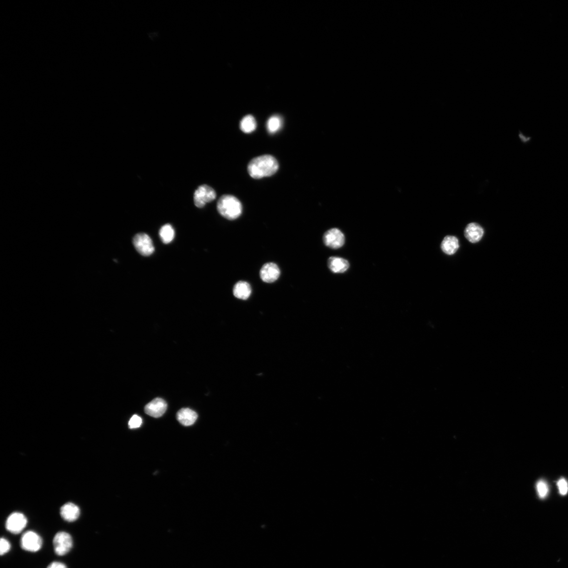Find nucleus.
<instances>
[{"label": "nucleus", "instance_id": "aec40b11", "mask_svg": "<svg viewBox=\"0 0 568 568\" xmlns=\"http://www.w3.org/2000/svg\"><path fill=\"white\" fill-rule=\"evenodd\" d=\"M11 544L9 541L4 538H2L0 541V554L1 556L9 552L11 549Z\"/></svg>", "mask_w": 568, "mask_h": 568}, {"label": "nucleus", "instance_id": "4468645a", "mask_svg": "<svg viewBox=\"0 0 568 568\" xmlns=\"http://www.w3.org/2000/svg\"><path fill=\"white\" fill-rule=\"evenodd\" d=\"M330 269L335 273H343L350 267V264L347 260L340 257H330L328 261Z\"/></svg>", "mask_w": 568, "mask_h": 568}, {"label": "nucleus", "instance_id": "b1692460", "mask_svg": "<svg viewBox=\"0 0 568 568\" xmlns=\"http://www.w3.org/2000/svg\"><path fill=\"white\" fill-rule=\"evenodd\" d=\"M47 568H67V567L63 563L55 561L51 563Z\"/></svg>", "mask_w": 568, "mask_h": 568}, {"label": "nucleus", "instance_id": "6e6552de", "mask_svg": "<svg viewBox=\"0 0 568 568\" xmlns=\"http://www.w3.org/2000/svg\"><path fill=\"white\" fill-rule=\"evenodd\" d=\"M325 245L331 249H337L345 244V238L343 233L337 229H332L327 231L324 235Z\"/></svg>", "mask_w": 568, "mask_h": 568}, {"label": "nucleus", "instance_id": "5701e85b", "mask_svg": "<svg viewBox=\"0 0 568 568\" xmlns=\"http://www.w3.org/2000/svg\"><path fill=\"white\" fill-rule=\"evenodd\" d=\"M559 492L562 495H565L568 491V485L565 479H561L557 483Z\"/></svg>", "mask_w": 568, "mask_h": 568}, {"label": "nucleus", "instance_id": "39448f33", "mask_svg": "<svg viewBox=\"0 0 568 568\" xmlns=\"http://www.w3.org/2000/svg\"><path fill=\"white\" fill-rule=\"evenodd\" d=\"M216 197L215 190L211 187L203 185L198 187L194 195V202L198 208H202L208 203L213 201Z\"/></svg>", "mask_w": 568, "mask_h": 568}, {"label": "nucleus", "instance_id": "4be33fe9", "mask_svg": "<svg viewBox=\"0 0 568 568\" xmlns=\"http://www.w3.org/2000/svg\"><path fill=\"white\" fill-rule=\"evenodd\" d=\"M537 489L541 498H545L548 492V489L544 481H540L537 485Z\"/></svg>", "mask_w": 568, "mask_h": 568}, {"label": "nucleus", "instance_id": "f03ea898", "mask_svg": "<svg viewBox=\"0 0 568 568\" xmlns=\"http://www.w3.org/2000/svg\"><path fill=\"white\" fill-rule=\"evenodd\" d=\"M218 213L224 218L234 220L242 215L243 208L241 203L235 196L224 195L220 197L217 204Z\"/></svg>", "mask_w": 568, "mask_h": 568}, {"label": "nucleus", "instance_id": "f8f14e48", "mask_svg": "<svg viewBox=\"0 0 568 568\" xmlns=\"http://www.w3.org/2000/svg\"><path fill=\"white\" fill-rule=\"evenodd\" d=\"M60 514L64 520L68 522H74L79 517L80 509L76 505L69 503L61 507Z\"/></svg>", "mask_w": 568, "mask_h": 568}, {"label": "nucleus", "instance_id": "2eb2a0df", "mask_svg": "<svg viewBox=\"0 0 568 568\" xmlns=\"http://www.w3.org/2000/svg\"><path fill=\"white\" fill-rule=\"evenodd\" d=\"M459 247L458 239L455 236H447L443 240L441 248L447 255H454Z\"/></svg>", "mask_w": 568, "mask_h": 568}, {"label": "nucleus", "instance_id": "412c9836", "mask_svg": "<svg viewBox=\"0 0 568 568\" xmlns=\"http://www.w3.org/2000/svg\"><path fill=\"white\" fill-rule=\"evenodd\" d=\"M142 424V419L139 416L135 415L132 417L129 422V427L130 429H137L141 427Z\"/></svg>", "mask_w": 568, "mask_h": 568}, {"label": "nucleus", "instance_id": "20e7f679", "mask_svg": "<svg viewBox=\"0 0 568 568\" xmlns=\"http://www.w3.org/2000/svg\"><path fill=\"white\" fill-rule=\"evenodd\" d=\"M20 545L24 550L32 552L39 551L43 545L42 539L35 531H28L23 534Z\"/></svg>", "mask_w": 568, "mask_h": 568}, {"label": "nucleus", "instance_id": "7ed1b4c3", "mask_svg": "<svg viewBox=\"0 0 568 568\" xmlns=\"http://www.w3.org/2000/svg\"><path fill=\"white\" fill-rule=\"evenodd\" d=\"M73 539L68 532L61 531L57 533L53 540L55 552L59 556H63L69 552L73 547Z\"/></svg>", "mask_w": 568, "mask_h": 568}, {"label": "nucleus", "instance_id": "f3484780", "mask_svg": "<svg viewBox=\"0 0 568 568\" xmlns=\"http://www.w3.org/2000/svg\"><path fill=\"white\" fill-rule=\"evenodd\" d=\"M256 122L251 115L246 116L240 123V129L245 133H251L256 129Z\"/></svg>", "mask_w": 568, "mask_h": 568}, {"label": "nucleus", "instance_id": "9b49d317", "mask_svg": "<svg viewBox=\"0 0 568 568\" xmlns=\"http://www.w3.org/2000/svg\"><path fill=\"white\" fill-rule=\"evenodd\" d=\"M484 234L483 227L477 223H472L467 226L465 230L466 238L472 243H476L482 239Z\"/></svg>", "mask_w": 568, "mask_h": 568}, {"label": "nucleus", "instance_id": "9d476101", "mask_svg": "<svg viewBox=\"0 0 568 568\" xmlns=\"http://www.w3.org/2000/svg\"><path fill=\"white\" fill-rule=\"evenodd\" d=\"M280 272L278 266L273 263L265 264L260 271V276L263 281L267 283L274 282L278 279Z\"/></svg>", "mask_w": 568, "mask_h": 568}, {"label": "nucleus", "instance_id": "ddd939ff", "mask_svg": "<svg viewBox=\"0 0 568 568\" xmlns=\"http://www.w3.org/2000/svg\"><path fill=\"white\" fill-rule=\"evenodd\" d=\"M197 417L196 412L190 409L180 410L176 415L178 422L185 426H190L195 424Z\"/></svg>", "mask_w": 568, "mask_h": 568}, {"label": "nucleus", "instance_id": "f257e3e1", "mask_svg": "<svg viewBox=\"0 0 568 568\" xmlns=\"http://www.w3.org/2000/svg\"><path fill=\"white\" fill-rule=\"evenodd\" d=\"M278 168V163L274 157L264 155L252 159L247 169L252 178L260 179L274 175Z\"/></svg>", "mask_w": 568, "mask_h": 568}, {"label": "nucleus", "instance_id": "423d86ee", "mask_svg": "<svg viewBox=\"0 0 568 568\" xmlns=\"http://www.w3.org/2000/svg\"><path fill=\"white\" fill-rule=\"evenodd\" d=\"M133 243L138 253L144 256L151 255L155 251L151 238L145 233L137 234L133 238Z\"/></svg>", "mask_w": 568, "mask_h": 568}, {"label": "nucleus", "instance_id": "6ab92c4d", "mask_svg": "<svg viewBox=\"0 0 568 568\" xmlns=\"http://www.w3.org/2000/svg\"><path fill=\"white\" fill-rule=\"evenodd\" d=\"M266 126L267 131L270 134H274L281 129L282 119L279 116H274L269 119Z\"/></svg>", "mask_w": 568, "mask_h": 568}, {"label": "nucleus", "instance_id": "0eeeda50", "mask_svg": "<svg viewBox=\"0 0 568 568\" xmlns=\"http://www.w3.org/2000/svg\"><path fill=\"white\" fill-rule=\"evenodd\" d=\"M27 518L22 513L14 512L10 514L5 523L6 530L13 534L21 533L27 525Z\"/></svg>", "mask_w": 568, "mask_h": 568}, {"label": "nucleus", "instance_id": "dca6fc26", "mask_svg": "<svg viewBox=\"0 0 568 568\" xmlns=\"http://www.w3.org/2000/svg\"><path fill=\"white\" fill-rule=\"evenodd\" d=\"M251 287L248 283L246 282H238L233 288L234 295L240 299H248L251 295Z\"/></svg>", "mask_w": 568, "mask_h": 568}, {"label": "nucleus", "instance_id": "1a4fd4ad", "mask_svg": "<svg viewBox=\"0 0 568 568\" xmlns=\"http://www.w3.org/2000/svg\"><path fill=\"white\" fill-rule=\"evenodd\" d=\"M167 408L168 405L164 399L157 398L145 406L144 411L147 415L154 418H159L164 415Z\"/></svg>", "mask_w": 568, "mask_h": 568}, {"label": "nucleus", "instance_id": "a211bd4d", "mask_svg": "<svg viewBox=\"0 0 568 568\" xmlns=\"http://www.w3.org/2000/svg\"><path fill=\"white\" fill-rule=\"evenodd\" d=\"M159 234L162 241L165 244L172 242L175 237V231L173 227L169 224L163 226L160 229Z\"/></svg>", "mask_w": 568, "mask_h": 568}]
</instances>
